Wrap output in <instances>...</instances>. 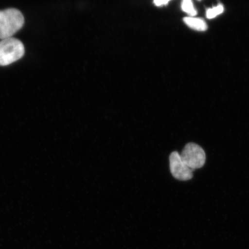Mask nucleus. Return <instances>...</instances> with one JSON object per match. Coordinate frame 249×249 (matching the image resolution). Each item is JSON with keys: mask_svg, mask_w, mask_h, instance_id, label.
Instances as JSON below:
<instances>
[{"mask_svg": "<svg viewBox=\"0 0 249 249\" xmlns=\"http://www.w3.org/2000/svg\"><path fill=\"white\" fill-rule=\"evenodd\" d=\"M24 23V16L18 9L8 8L0 11V39L12 38L23 27Z\"/></svg>", "mask_w": 249, "mask_h": 249, "instance_id": "1", "label": "nucleus"}, {"mask_svg": "<svg viewBox=\"0 0 249 249\" xmlns=\"http://www.w3.org/2000/svg\"><path fill=\"white\" fill-rule=\"evenodd\" d=\"M25 49L23 43L15 38L0 41V66H7L23 57Z\"/></svg>", "mask_w": 249, "mask_h": 249, "instance_id": "2", "label": "nucleus"}, {"mask_svg": "<svg viewBox=\"0 0 249 249\" xmlns=\"http://www.w3.org/2000/svg\"><path fill=\"white\" fill-rule=\"evenodd\" d=\"M182 160L192 170L200 169L206 160L204 149L195 143H188L180 154Z\"/></svg>", "mask_w": 249, "mask_h": 249, "instance_id": "3", "label": "nucleus"}, {"mask_svg": "<svg viewBox=\"0 0 249 249\" xmlns=\"http://www.w3.org/2000/svg\"><path fill=\"white\" fill-rule=\"evenodd\" d=\"M169 161L171 173L174 178L180 180H188L193 178L194 170L183 162L178 152L174 151L171 154Z\"/></svg>", "mask_w": 249, "mask_h": 249, "instance_id": "4", "label": "nucleus"}, {"mask_svg": "<svg viewBox=\"0 0 249 249\" xmlns=\"http://www.w3.org/2000/svg\"><path fill=\"white\" fill-rule=\"evenodd\" d=\"M184 21L189 27L195 30L204 31L207 29L206 23L201 18L187 17L184 18Z\"/></svg>", "mask_w": 249, "mask_h": 249, "instance_id": "5", "label": "nucleus"}, {"mask_svg": "<svg viewBox=\"0 0 249 249\" xmlns=\"http://www.w3.org/2000/svg\"><path fill=\"white\" fill-rule=\"evenodd\" d=\"M182 9L183 11L191 15L192 17H194V16L197 14V11H196L191 0H185V1H183L182 4Z\"/></svg>", "mask_w": 249, "mask_h": 249, "instance_id": "6", "label": "nucleus"}, {"mask_svg": "<svg viewBox=\"0 0 249 249\" xmlns=\"http://www.w3.org/2000/svg\"><path fill=\"white\" fill-rule=\"evenodd\" d=\"M224 8L222 5H218L217 7L208 9L207 11V17L208 18H213L222 13Z\"/></svg>", "mask_w": 249, "mask_h": 249, "instance_id": "7", "label": "nucleus"}, {"mask_svg": "<svg viewBox=\"0 0 249 249\" xmlns=\"http://www.w3.org/2000/svg\"><path fill=\"white\" fill-rule=\"evenodd\" d=\"M169 2V1H155L154 3L157 6H161L166 5Z\"/></svg>", "mask_w": 249, "mask_h": 249, "instance_id": "8", "label": "nucleus"}]
</instances>
